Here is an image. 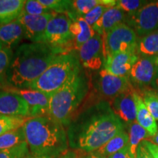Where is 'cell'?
<instances>
[{
	"instance_id": "ee69618b",
	"label": "cell",
	"mask_w": 158,
	"mask_h": 158,
	"mask_svg": "<svg viewBox=\"0 0 158 158\" xmlns=\"http://www.w3.org/2000/svg\"><path fill=\"white\" fill-rule=\"evenodd\" d=\"M3 48H4V46H3L2 43L1 41H0V50H1V49H2Z\"/></svg>"
},
{
	"instance_id": "52a82bcc",
	"label": "cell",
	"mask_w": 158,
	"mask_h": 158,
	"mask_svg": "<svg viewBox=\"0 0 158 158\" xmlns=\"http://www.w3.org/2000/svg\"><path fill=\"white\" fill-rule=\"evenodd\" d=\"M157 68L155 56H141L134 64L127 77L132 86H135L141 94L153 91Z\"/></svg>"
},
{
	"instance_id": "d6986e66",
	"label": "cell",
	"mask_w": 158,
	"mask_h": 158,
	"mask_svg": "<svg viewBox=\"0 0 158 158\" xmlns=\"http://www.w3.org/2000/svg\"><path fill=\"white\" fill-rule=\"evenodd\" d=\"M135 100L136 105V122L147 130L149 138L155 136L158 132V126L155 119L150 114L142 97L135 90Z\"/></svg>"
},
{
	"instance_id": "8992f818",
	"label": "cell",
	"mask_w": 158,
	"mask_h": 158,
	"mask_svg": "<svg viewBox=\"0 0 158 158\" xmlns=\"http://www.w3.org/2000/svg\"><path fill=\"white\" fill-rule=\"evenodd\" d=\"M105 56L122 52H136L138 36L127 23H120L103 37Z\"/></svg>"
},
{
	"instance_id": "ab89813d",
	"label": "cell",
	"mask_w": 158,
	"mask_h": 158,
	"mask_svg": "<svg viewBox=\"0 0 158 158\" xmlns=\"http://www.w3.org/2000/svg\"><path fill=\"white\" fill-rule=\"evenodd\" d=\"M153 92H158V68L157 75H156L155 79V82H154L153 85Z\"/></svg>"
},
{
	"instance_id": "74e56055",
	"label": "cell",
	"mask_w": 158,
	"mask_h": 158,
	"mask_svg": "<svg viewBox=\"0 0 158 158\" xmlns=\"http://www.w3.org/2000/svg\"><path fill=\"white\" fill-rule=\"evenodd\" d=\"M59 158H81V155L80 154V151L78 150L68 149Z\"/></svg>"
},
{
	"instance_id": "83f0119b",
	"label": "cell",
	"mask_w": 158,
	"mask_h": 158,
	"mask_svg": "<svg viewBox=\"0 0 158 158\" xmlns=\"http://www.w3.org/2000/svg\"><path fill=\"white\" fill-rule=\"evenodd\" d=\"M42 5L57 14H68L73 11L72 1L68 0H39Z\"/></svg>"
},
{
	"instance_id": "6da1fadb",
	"label": "cell",
	"mask_w": 158,
	"mask_h": 158,
	"mask_svg": "<svg viewBox=\"0 0 158 158\" xmlns=\"http://www.w3.org/2000/svg\"><path fill=\"white\" fill-rule=\"evenodd\" d=\"M124 130L109 102L101 101L73 116L68 126L69 146L85 153L94 152Z\"/></svg>"
},
{
	"instance_id": "d590c367",
	"label": "cell",
	"mask_w": 158,
	"mask_h": 158,
	"mask_svg": "<svg viewBox=\"0 0 158 158\" xmlns=\"http://www.w3.org/2000/svg\"><path fill=\"white\" fill-rule=\"evenodd\" d=\"M108 158H135V156H134L133 154L131 153L130 150L129 149V147L127 146L122 149L118 152L114 154V155L110 156Z\"/></svg>"
},
{
	"instance_id": "603a6c76",
	"label": "cell",
	"mask_w": 158,
	"mask_h": 158,
	"mask_svg": "<svg viewBox=\"0 0 158 158\" xmlns=\"http://www.w3.org/2000/svg\"><path fill=\"white\" fill-rule=\"evenodd\" d=\"M136 53L141 56H158V30L141 37L138 40Z\"/></svg>"
},
{
	"instance_id": "2e32d148",
	"label": "cell",
	"mask_w": 158,
	"mask_h": 158,
	"mask_svg": "<svg viewBox=\"0 0 158 158\" xmlns=\"http://www.w3.org/2000/svg\"><path fill=\"white\" fill-rule=\"evenodd\" d=\"M139 58L136 52H122L106 56L103 68L116 76H128Z\"/></svg>"
},
{
	"instance_id": "9c48e42d",
	"label": "cell",
	"mask_w": 158,
	"mask_h": 158,
	"mask_svg": "<svg viewBox=\"0 0 158 158\" xmlns=\"http://www.w3.org/2000/svg\"><path fill=\"white\" fill-rule=\"evenodd\" d=\"M71 20L65 14H56L49 21L45 31L43 43L62 48L73 40L70 32Z\"/></svg>"
},
{
	"instance_id": "7402d4cb",
	"label": "cell",
	"mask_w": 158,
	"mask_h": 158,
	"mask_svg": "<svg viewBox=\"0 0 158 158\" xmlns=\"http://www.w3.org/2000/svg\"><path fill=\"white\" fill-rule=\"evenodd\" d=\"M128 144H129V135L128 133L123 130L94 152L102 157L108 158L124 149V147L128 146Z\"/></svg>"
},
{
	"instance_id": "60d3db41",
	"label": "cell",
	"mask_w": 158,
	"mask_h": 158,
	"mask_svg": "<svg viewBox=\"0 0 158 158\" xmlns=\"http://www.w3.org/2000/svg\"><path fill=\"white\" fill-rule=\"evenodd\" d=\"M149 138L150 139H147V140H149V141L152 142L153 143H155L157 146H158V132L155 136H153V137H151Z\"/></svg>"
},
{
	"instance_id": "7c38bea8",
	"label": "cell",
	"mask_w": 158,
	"mask_h": 158,
	"mask_svg": "<svg viewBox=\"0 0 158 158\" xmlns=\"http://www.w3.org/2000/svg\"><path fill=\"white\" fill-rule=\"evenodd\" d=\"M57 13L31 15L23 13L18 18L23 29V37L32 43H43L45 31L49 21Z\"/></svg>"
},
{
	"instance_id": "9a60e30c",
	"label": "cell",
	"mask_w": 158,
	"mask_h": 158,
	"mask_svg": "<svg viewBox=\"0 0 158 158\" xmlns=\"http://www.w3.org/2000/svg\"><path fill=\"white\" fill-rule=\"evenodd\" d=\"M0 116L29 118L27 102L21 96L9 89L0 91Z\"/></svg>"
},
{
	"instance_id": "8fae6325",
	"label": "cell",
	"mask_w": 158,
	"mask_h": 158,
	"mask_svg": "<svg viewBox=\"0 0 158 158\" xmlns=\"http://www.w3.org/2000/svg\"><path fill=\"white\" fill-rule=\"evenodd\" d=\"M94 86L104 98L112 99L132 86L127 76H116L101 69L94 79Z\"/></svg>"
},
{
	"instance_id": "8d00e7d4",
	"label": "cell",
	"mask_w": 158,
	"mask_h": 158,
	"mask_svg": "<svg viewBox=\"0 0 158 158\" xmlns=\"http://www.w3.org/2000/svg\"><path fill=\"white\" fill-rule=\"evenodd\" d=\"M135 158H152V157L148 152L147 148L144 147L143 144L141 143L136 150Z\"/></svg>"
},
{
	"instance_id": "f546056e",
	"label": "cell",
	"mask_w": 158,
	"mask_h": 158,
	"mask_svg": "<svg viewBox=\"0 0 158 158\" xmlns=\"http://www.w3.org/2000/svg\"><path fill=\"white\" fill-rule=\"evenodd\" d=\"M13 54L11 49L4 48L0 50V84L7 78V73L13 59Z\"/></svg>"
},
{
	"instance_id": "f1b7e54d",
	"label": "cell",
	"mask_w": 158,
	"mask_h": 158,
	"mask_svg": "<svg viewBox=\"0 0 158 158\" xmlns=\"http://www.w3.org/2000/svg\"><path fill=\"white\" fill-rule=\"evenodd\" d=\"M30 153L27 141L8 149L0 151V158H26Z\"/></svg>"
},
{
	"instance_id": "3957f363",
	"label": "cell",
	"mask_w": 158,
	"mask_h": 158,
	"mask_svg": "<svg viewBox=\"0 0 158 158\" xmlns=\"http://www.w3.org/2000/svg\"><path fill=\"white\" fill-rule=\"evenodd\" d=\"M23 128L33 155L59 158L68 150L65 127L48 115L27 118Z\"/></svg>"
},
{
	"instance_id": "4316f807",
	"label": "cell",
	"mask_w": 158,
	"mask_h": 158,
	"mask_svg": "<svg viewBox=\"0 0 158 158\" xmlns=\"http://www.w3.org/2000/svg\"><path fill=\"white\" fill-rule=\"evenodd\" d=\"M27 119V118L19 116H0V135L22 127Z\"/></svg>"
},
{
	"instance_id": "4dcf8cb0",
	"label": "cell",
	"mask_w": 158,
	"mask_h": 158,
	"mask_svg": "<svg viewBox=\"0 0 158 158\" xmlns=\"http://www.w3.org/2000/svg\"><path fill=\"white\" fill-rule=\"evenodd\" d=\"M23 13L31 15H44L47 13H54L50 9L42 5L39 0H27L23 7Z\"/></svg>"
},
{
	"instance_id": "836d02e7",
	"label": "cell",
	"mask_w": 158,
	"mask_h": 158,
	"mask_svg": "<svg viewBox=\"0 0 158 158\" xmlns=\"http://www.w3.org/2000/svg\"><path fill=\"white\" fill-rule=\"evenodd\" d=\"M108 8H110V7L106 5H98L83 17H84L85 21L87 22L88 24L92 27V26L102 17V15L104 14L105 12L107 10Z\"/></svg>"
},
{
	"instance_id": "4fadbf2b",
	"label": "cell",
	"mask_w": 158,
	"mask_h": 158,
	"mask_svg": "<svg viewBox=\"0 0 158 158\" xmlns=\"http://www.w3.org/2000/svg\"><path fill=\"white\" fill-rule=\"evenodd\" d=\"M135 89L133 86L110 100V106L123 124L130 125L136 121Z\"/></svg>"
},
{
	"instance_id": "e575fe53",
	"label": "cell",
	"mask_w": 158,
	"mask_h": 158,
	"mask_svg": "<svg viewBox=\"0 0 158 158\" xmlns=\"http://www.w3.org/2000/svg\"><path fill=\"white\" fill-rule=\"evenodd\" d=\"M143 146L147 148L152 158H158V146L153 143L149 140H144L141 142Z\"/></svg>"
},
{
	"instance_id": "30bf717a",
	"label": "cell",
	"mask_w": 158,
	"mask_h": 158,
	"mask_svg": "<svg viewBox=\"0 0 158 158\" xmlns=\"http://www.w3.org/2000/svg\"><path fill=\"white\" fill-rule=\"evenodd\" d=\"M78 58L83 68L98 70L104 66L105 56L103 38L96 34L78 49Z\"/></svg>"
},
{
	"instance_id": "b9f144b4",
	"label": "cell",
	"mask_w": 158,
	"mask_h": 158,
	"mask_svg": "<svg viewBox=\"0 0 158 158\" xmlns=\"http://www.w3.org/2000/svg\"><path fill=\"white\" fill-rule=\"evenodd\" d=\"M26 158H54L51 157H46V156H39V155H33V154L29 153V155L27 156Z\"/></svg>"
},
{
	"instance_id": "f35d334b",
	"label": "cell",
	"mask_w": 158,
	"mask_h": 158,
	"mask_svg": "<svg viewBox=\"0 0 158 158\" xmlns=\"http://www.w3.org/2000/svg\"><path fill=\"white\" fill-rule=\"evenodd\" d=\"M81 158H107V157H102V156L97 155V154L94 152H90V153L83 152V154L81 155Z\"/></svg>"
},
{
	"instance_id": "cb8c5ba5",
	"label": "cell",
	"mask_w": 158,
	"mask_h": 158,
	"mask_svg": "<svg viewBox=\"0 0 158 158\" xmlns=\"http://www.w3.org/2000/svg\"><path fill=\"white\" fill-rule=\"evenodd\" d=\"M115 0H75L72 1L73 12L76 14L84 16L98 5H103L108 7H115Z\"/></svg>"
},
{
	"instance_id": "e0dca14e",
	"label": "cell",
	"mask_w": 158,
	"mask_h": 158,
	"mask_svg": "<svg viewBox=\"0 0 158 158\" xmlns=\"http://www.w3.org/2000/svg\"><path fill=\"white\" fill-rule=\"evenodd\" d=\"M67 15L71 20L70 32L73 38L75 46L78 50L96 33L93 28L85 21L83 16L77 15L73 12H71Z\"/></svg>"
},
{
	"instance_id": "277c9868",
	"label": "cell",
	"mask_w": 158,
	"mask_h": 158,
	"mask_svg": "<svg viewBox=\"0 0 158 158\" xmlns=\"http://www.w3.org/2000/svg\"><path fill=\"white\" fill-rule=\"evenodd\" d=\"M89 80L81 68L70 80L51 94L48 116L68 127L88 93Z\"/></svg>"
},
{
	"instance_id": "d6a6232c",
	"label": "cell",
	"mask_w": 158,
	"mask_h": 158,
	"mask_svg": "<svg viewBox=\"0 0 158 158\" xmlns=\"http://www.w3.org/2000/svg\"><path fill=\"white\" fill-rule=\"evenodd\" d=\"M147 3V2L140 0H118L116 1V7L130 15L141 8Z\"/></svg>"
},
{
	"instance_id": "ffe728a7",
	"label": "cell",
	"mask_w": 158,
	"mask_h": 158,
	"mask_svg": "<svg viewBox=\"0 0 158 158\" xmlns=\"http://www.w3.org/2000/svg\"><path fill=\"white\" fill-rule=\"evenodd\" d=\"M23 37V29L18 20L0 26V41L5 48L12 49Z\"/></svg>"
},
{
	"instance_id": "f6af8a7d",
	"label": "cell",
	"mask_w": 158,
	"mask_h": 158,
	"mask_svg": "<svg viewBox=\"0 0 158 158\" xmlns=\"http://www.w3.org/2000/svg\"><path fill=\"white\" fill-rule=\"evenodd\" d=\"M152 92H153V91H152ZM153 92L156 94V95H157V96L158 97V92Z\"/></svg>"
},
{
	"instance_id": "ac0fdd59",
	"label": "cell",
	"mask_w": 158,
	"mask_h": 158,
	"mask_svg": "<svg viewBox=\"0 0 158 158\" xmlns=\"http://www.w3.org/2000/svg\"><path fill=\"white\" fill-rule=\"evenodd\" d=\"M126 19V13L115 6L105 12L102 17L92 26V28L95 33L103 38L112 29L120 23H124Z\"/></svg>"
},
{
	"instance_id": "44dd1931",
	"label": "cell",
	"mask_w": 158,
	"mask_h": 158,
	"mask_svg": "<svg viewBox=\"0 0 158 158\" xmlns=\"http://www.w3.org/2000/svg\"><path fill=\"white\" fill-rule=\"evenodd\" d=\"M25 2L23 0H0V26L17 20L22 13Z\"/></svg>"
},
{
	"instance_id": "1f68e13d",
	"label": "cell",
	"mask_w": 158,
	"mask_h": 158,
	"mask_svg": "<svg viewBox=\"0 0 158 158\" xmlns=\"http://www.w3.org/2000/svg\"><path fill=\"white\" fill-rule=\"evenodd\" d=\"M141 96L150 114L155 121H158V97L152 91L143 92Z\"/></svg>"
},
{
	"instance_id": "d4e9b609",
	"label": "cell",
	"mask_w": 158,
	"mask_h": 158,
	"mask_svg": "<svg viewBox=\"0 0 158 158\" xmlns=\"http://www.w3.org/2000/svg\"><path fill=\"white\" fill-rule=\"evenodd\" d=\"M129 144L128 147L134 156H135L136 150L140 143L144 140H147L149 138L147 130L142 127L137 122H134L129 126Z\"/></svg>"
},
{
	"instance_id": "5b68a950",
	"label": "cell",
	"mask_w": 158,
	"mask_h": 158,
	"mask_svg": "<svg viewBox=\"0 0 158 158\" xmlns=\"http://www.w3.org/2000/svg\"><path fill=\"white\" fill-rule=\"evenodd\" d=\"M82 68L79 58L73 52H63L51 63L29 89L51 94L66 84Z\"/></svg>"
},
{
	"instance_id": "ba28073f",
	"label": "cell",
	"mask_w": 158,
	"mask_h": 158,
	"mask_svg": "<svg viewBox=\"0 0 158 158\" xmlns=\"http://www.w3.org/2000/svg\"><path fill=\"white\" fill-rule=\"evenodd\" d=\"M127 24L134 29L138 37H143L158 30V1L150 2L128 15Z\"/></svg>"
},
{
	"instance_id": "5bb4252c",
	"label": "cell",
	"mask_w": 158,
	"mask_h": 158,
	"mask_svg": "<svg viewBox=\"0 0 158 158\" xmlns=\"http://www.w3.org/2000/svg\"><path fill=\"white\" fill-rule=\"evenodd\" d=\"M19 94L27 102L29 108V118L48 115L51 94L31 89H9Z\"/></svg>"
},
{
	"instance_id": "7bdbcfd3",
	"label": "cell",
	"mask_w": 158,
	"mask_h": 158,
	"mask_svg": "<svg viewBox=\"0 0 158 158\" xmlns=\"http://www.w3.org/2000/svg\"><path fill=\"white\" fill-rule=\"evenodd\" d=\"M155 63H156V64L158 66V56H155Z\"/></svg>"
},
{
	"instance_id": "7a4b0ae2",
	"label": "cell",
	"mask_w": 158,
	"mask_h": 158,
	"mask_svg": "<svg viewBox=\"0 0 158 158\" xmlns=\"http://www.w3.org/2000/svg\"><path fill=\"white\" fill-rule=\"evenodd\" d=\"M62 48L44 43H23L16 49L7 73V82L15 89H29Z\"/></svg>"
},
{
	"instance_id": "484cf974",
	"label": "cell",
	"mask_w": 158,
	"mask_h": 158,
	"mask_svg": "<svg viewBox=\"0 0 158 158\" xmlns=\"http://www.w3.org/2000/svg\"><path fill=\"white\" fill-rule=\"evenodd\" d=\"M24 141L26 136L23 127L7 132L0 135V151L10 149Z\"/></svg>"
}]
</instances>
